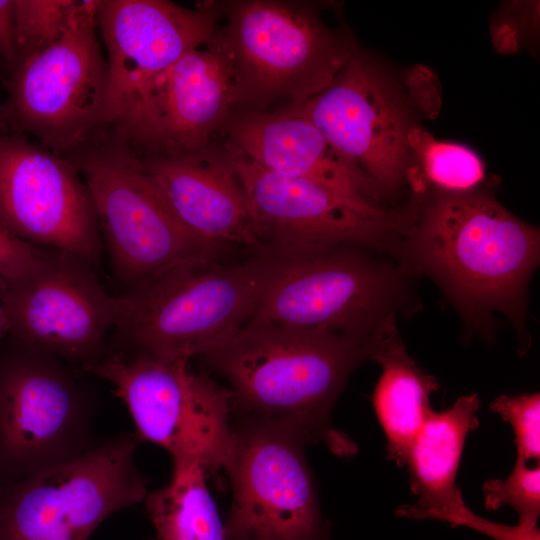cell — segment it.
Listing matches in <instances>:
<instances>
[{
  "instance_id": "obj_1",
  "label": "cell",
  "mask_w": 540,
  "mask_h": 540,
  "mask_svg": "<svg viewBox=\"0 0 540 540\" xmlns=\"http://www.w3.org/2000/svg\"><path fill=\"white\" fill-rule=\"evenodd\" d=\"M540 258V233L488 191L434 190L412 209L398 260L411 274L433 279L467 322L488 335L494 313L504 314L529 346L527 293Z\"/></svg>"
},
{
  "instance_id": "obj_2",
  "label": "cell",
  "mask_w": 540,
  "mask_h": 540,
  "mask_svg": "<svg viewBox=\"0 0 540 540\" xmlns=\"http://www.w3.org/2000/svg\"><path fill=\"white\" fill-rule=\"evenodd\" d=\"M395 332L360 339L249 322L203 359L227 381L233 417L280 423L350 455L356 447L333 429L332 409L354 369Z\"/></svg>"
},
{
  "instance_id": "obj_3",
  "label": "cell",
  "mask_w": 540,
  "mask_h": 540,
  "mask_svg": "<svg viewBox=\"0 0 540 540\" xmlns=\"http://www.w3.org/2000/svg\"><path fill=\"white\" fill-rule=\"evenodd\" d=\"M268 255L249 322L367 339L417 309L412 275L390 253L341 244Z\"/></svg>"
},
{
  "instance_id": "obj_4",
  "label": "cell",
  "mask_w": 540,
  "mask_h": 540,
  "mask_svg": "<svg viewBox=\"0 0 540 540\" xmlns=\"http://www.w3.org/2000/svg\"><path fill=\"white\" fill-rule=\"evenodd\" d=\"M268 267L265 252L230 265L216 259L170 270L127 291L107 350L163 360L214 353L251 320Z\"/></svg>"
},
{
  "instance_id": "obj_5",
  "label": "cell",
  "mask_w": 540,
  "mask_h": 540,
  "mask_svg": "<svg viewBox=\"0 0 540 540\" xmlns=\"http://www.w3.org/2000/svg\"><path fill=\"white\" fill-rule=\"evenodd\" d=\"M67 159L86 184L114 274L128 291L170 270L217 259L223 247L180 222L140 158L111 132Z\"/></svg>"
},
{
  "instance_id": "obj_6",
  "label": "cell",
  "mask_w": 540,
  "mask_h": 540,
  "mask_svg": "<svg viewBox=\"0 0 540 540\" xmlns=\"http://www.w3.org/2000/svg\"><path fill=\"white\" fill-rule=\"evenodd\" d=\"M81 372L14 337L0 345V487L100 443L92 428L95 399Z\"/></svg>"
},
{
  "instance_id": "obj_7",
  "label": "cell",
  "mask_w": 540,
  "mask_h": 540,
  "mask_svg": "<svg viewBox=\"0 0 540 540\" xmlns=\"http://www.w3.org/2000/svg\"><path fill=\"white\" fill-rule=\"evenodd\" d=\"M222 31L231 54L236 105H301L326 89L354 44L329 28L311 5L242 0L226 4Z\"/></svg>"
},
{
  "instance_id": "obj_8",
  "label": "cell",
  "mask_w": 540,
  "mask_h": 540,
  "mask_svg": "<svg viewBox=\"0 0 540 540\" xmlns=\"http://www.w3.org/2000/svg\"><path fill=\"white\" fill-rule=\"evenodd\" d=\"M98 0H84L69 31L20 61L7 82L0 127L65 158L106 129L109 72L97 36Z\"/></svg>"
},
{
  "instance_id": "obj_9",
  "label": "cell",
  "mask_w": 540,
  "mask_h": 540,
  "mask_svg": "<svg viewBox=\"0 0 540 540\" xmlns=\"http://www.w3.org/2000/svg\"><path fill=\"white\" fill-rule=\"evenodd\" d=\"M186 359L163 360L108 351L83 372L109 381L125 403L135 434L198 463L207 475L225 470L233 451L232 394Z\"/></svg>"
},
{
  "instance_id": "obj_10",
  "label": "cell",
  "mask_w": 540,
  "mask_h": 540,
  "mask_svg": "<svg viewBox=\"0 0 540 540\" xmlns=\"http://www.w3.org/2000/svg\"><path fill=\"white\" fill-rule=\"evenodd\" d=\"M140 439L120 433L64 463L0 487V540H88L111 514L144 502Z\"/></svg>"
},
{
  "instance_id": "obj_11",
  "label": "cell",
  "mask_w": 540,
  "mask_h": 540,
  "mask_svg": "<svg viewBox=\"0 0 540 540\" xmlns=\"http://www.w3.org/2000/svg\"><path fill=\"white\" fill-rule=\"evenodd\" d=\"M223 150L244 189L262 252L349 244L398 258L412 209L377 206L313 180L272 173L227 142Z\"/></svg>"
},
{
  "instance_id": "obj_12",
  "label": "cell",
  "mask_w": 540,
  "mask_h": 540,
  "mask_svg": "<svg viewBox=\"0 0 540 540\" xmlns=\"http://www.w3.org/2000/svg\"><path fill=\"white\" fill-rule=\"evenodd\" d=\"M233 427L226 540H328L307 438L274 422L236 418Z\"/></svg>"
},
{
  "instance_id": "obj_13",
  "label": "cell",
  "mask_w": 540,
  "mask_h": 540,
  "mask_svg": "<svg viewBox=\"0 0 540 540\" xmlns=\"http://www.w3.org/2000/svg\"><path fill=\"white\" fill-rule=\"evenodd\" d=\"M234 105L231 54L218 30L130 98L107 130L139 158L188 154L210 146Z\"/></svg>"
},
{
  "instance_id": "obj_14",
  "label": "cell",
  "mask_w": 540,
  "mask_h": 540,
  "mask_svg": "<svg viewBox=\"0 0 540 540\" xmlns=\"http://www.w3.org/2000/svg\"><path fill=\"white\" fill-rule=\"evenodd\" d=\"M8 334L49 351L83 371L106 352V336L122 313L96 268L81 257L45 247L38 265L22 278L0 281Z\"/></svg>"
},
{
  "instance_id": "obj_15",
  "label": "cell",
  "mask_w": 540,
  "mask_h": 540,
  "mask_svg": "<svg viewBox=\"0 0 540 540\" xmlns=\"http://www.w3.org/2000/svg\"><path fill=\"white\" fill-rule=\"evenodd\" d=\"M297 107L385 195L406 183L408 138L416 124L401 86L382 63L354 45L333 82Z\"/></svg>"
},
{
  "instance_id": "obj_16",
  "label": "cell",
  "mask_w": 540,
  "mask_h": 540,
  "mask_svg": "<svg viewBox=\"0 0 540 540\" xmlns=\"http://www.w3.org/2000/svg\"><path fill=\"white\" fill-rule=\"evenodd\" d=\"M0 225L98 268L103 241L80 172L69 159L9 132H0Z\"/></svg>"
},
{
  "instance_id": "obj_17",
  "label": "cell",
  "mask_w": 540,
  "mask_h": 540,
  "mask_svg": "<svg viewBox=\"0 0 540 540\" xmlns=\"http://www.w3.org/2000/svg\"><path fill=\"white\" fill-rule=\"evenodd\" d=\"M218 12L214 5L192 9L166 0L99 1L109 72L106 129L130 98L218 32Z\"/></svg>"
},
{
  "instance_id": "obj_18",
  "label": "cell",
  "mask_w": 540,
  "mask_h": 540,
  "mask_svg": "<svg viewBox=\"0 0 540 540\" xmlns=\"http://www.w3.org/2000/svg\"><path fill=\"white\" fill-rule=\"evenodd\" d=\"M228 144L275 174L313 180L383 206L385 193L340 154L297 107L247 111L226 121Z\"/></svg>"
},
{
  "instance_id": "obj_19",
  "label": "cell",
  "mask_w": 540,
  "mask_h": 540,
  "mask_svg": "<svg viewBox=\"0 0 540 540\" xmlns=\"http://www.w3.org/2000/svg\"><path fill=\"white\" fill-rule=\"evenodd\" d=\"M180 222L196 236L224 247L262 252L241 182L224 150L140 158Z\"/></svg>"
},
{
  "instance_id": "obj_20",
  "label": "cell",
  "mask_w": 540,
  "mask_h": 540,
  "mask_svg": "<svg viewBox=\"0 0 540 540\" xmlns=\"http://www.w3.org/2000/svg\"><path fill=\"white\" fill-rule=\"evenodd\" d=\"M480 404L477 394H469L459 397L447 410L431 413L403 463L418 501L401 506L396 515L438 519L458 526L472 512L456 479L466 437L479 426Z\"/></svg>"
},
{
  "instance_id": "obj_21",
  "label": "cell",
  "mask_w": 540,
  "mask_h": 540,
  "mask_svg": "<svg viewBox=\"0 0 540 540\" xmlns=\"http://www.w3.org/2000/svg\"><path fill=\"white\" fill-rule=\"evenodd\" d=\"M371 360L382 367L372 403L387 440V457L403 466L409 446L434 411L430 395L440 385L408 354L398 331L377 349Z\"/></svg>"
},
{
  "instance_id": "obj_22",
  "label": "cell",
  "mask_w": 540,
  "mask_h": 540,
  "mask_svg": "<svg viewBox=\"0 0 540 540\" xmlns=\"http://www.w3.org/2000/svg\"><path fill=\"white\" fill-rule=\"evenodd\" d=\"M206 477L198 463L173 460L168 484L144 500L156 540H226Z\"/></svg>"
},
{
  "instance_id": "obj_23",
  "label": "cell",
  "mask_w": 540,
  "mask_h": 540,
  "mask_svg": "<svg viewBox=\"0 0 540 540\" xmlns=\"http://www.w3.org/2000/svg\"><path fill=\"white\" fill-rule=\"evenodd\" d=\"M411 165L406 183L415 194L429 186L446 192H467L478 188L485 178L484 165L468 147L438 141L421 126L409 133Z\"/></svg>"
},
{
  "instance_id": "obj_24",
  "label": "cell",
  "mask_w": 540,
  "mask_h": 540,
  "mask_svg": "<svg viewBox=\"0 0 540 540\" xmlns=\"http://www.w3.org/2000/svg\"><path fill=\"white\" fill-rule=\"evenodd\" d=\"M18 63L58 42L71 28L84 1L14 0Z\"/></svg>"
},
{
  "instance_id": "obj_25",
  "label": "cell",
  "mask_w": 540,
  "mask_h": 540,
  "mask_svg": "<svg viewBox=\"0 0 540 540\" xmlns=\"http://www.w3.org/2000/svg\"><path fill=\"white\" fill-rule=\"evenodd\" d=\"M484 506L490 511L508 505L519 516L518 524L537 527L540 514V464L528 465L516 459L511 474L504 480H488L482 487Z\"/></svg>"
},
{
  "instance_id": "obj_26",
  "label": "cell",
  "mask_w": 540,
  "mask_h": 540,
  "mask_svg": "<svg viewBox=\"0 0 540 540\" xmlns=\"http://www.w3.org/2000/svg\"><path fill=\"white\" fill-rule=\"evenodd\" d=\"M490 409L512 426L517 447V459L526 462L530 460L539 462V393L502 394L491 402Z\"/></svg>"
},
{
  "instance_id": "obj_27",
  "label": "cell",
  "mask_w": 540,
  "mask_h": 540,
  "mask_svg": "<svg viewBox=\"0 0 540 540\" xmlns=\"http://www.w3.org/2000/svg\"><path fill=\"white\" fill-rule=\"evenodd\" d=\"M44 251L45 247L32 245L0 225V281L12 282L31 272Z\"/></svg>"
},
{
  "instance_id": "obj_28",
  "label": "cell",
  "mask_w": 540,
  "mask_h": 540,
  "mask_svg": "<svg viewBox=\"0 0 540 540\" xmlns=\"http://www.w3.org/2000/svg\"><path fill=\"white\" fill-rule=\"evenodd\" d=\"M0 60L11 70L18 64L14 0H0Z\"/></svg>"
},
{
  "instance_id": "obj_29",
  "label": "cell",
  "mask_w": 540,
  "mask_h": 540,
  "mask_svg": "<svg viewBox=\"0 0 540 540\" xmlns=\"http://www.w3.org/2000/svg\"><path fill=\"white\" fill-rule=\"evenodd\" d=\"M8 334V323L6 319V315L4 312V309L0 302V340Z\"/></svg>"
}]
</instances>
